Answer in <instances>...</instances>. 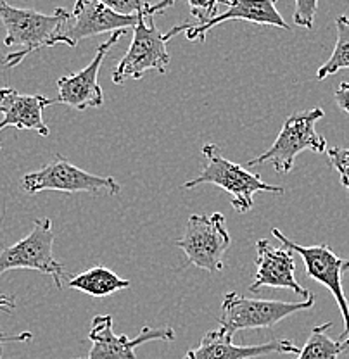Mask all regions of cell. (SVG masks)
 I'll list each match as a JSON object with an SVG mask.
<instances>
[{"label":"cell","instance_id":"6da1fadb","mask_svg":"<svg viewBox=\"0 0 349 359\" xmlns=\"http://www.w3.org/2000/svg\"><path fill=\"white\" fill-rule=\"evenodd\" d=\"M70 20L71 13H67L65 7H58L54 14H42L33 9L14 7L7 0H0V21L6 28L4 43L7 47H21V50L7 54L0 59V62L6 67H16L33 52L58 45L55 40Z\"/></svg>","mask_w":349,"mask_h":359},{"label":"cell","instance_id":"7a4b0ae2","mask_svg":"<svg viewBox=\"0 0 349 359\" xmlns=\"http://www.w3.org/2000/svg\"><path fill=\"white\" fill-rule=\"evenodd\" d=\"M202 156L206 157V166L199 177L187 180L182 189H196L204 183L220 187L230 196L232 208L244 215L249 212L254 205V194L268 192L282 196L284 187L268 185L261 180L260 175L247 171L242 164L232 163L221 154V149L216 144H206L202 147Z\"/></svg>","mask_w":349,"mask_h":359},{"label":"cell","instance_id":"3957f363","mask_svg":"<svg viewBox=\"0 0 349 359\" xmlns=\"http://www.w3.org/2000/svg\"><path fill=\"white\" fill-rule=\"evenodd\" d=\"M325 116L322 107L296 112L284 121L279 137L268 151L251 159L246 166H260L270 163L279 173H289L294 168L296 157L303 151H311L315 154L327 152V140L324 135L317 132V123Z\"/></svg>","mask_w":349,"mask_h":359},{"label":"cell","instance_id":"277c9868","mask_svg":"<svg viewBox=\"0 0 349 359\" xmlns=\"http://www.w3.org/2000/svg\"><path fill=\"white\" fill-rule=\"evenodd\" d=\"M315 306V295L306 301L284 302L266 301V299H249L237 292H228L221 301V316L218 320L220 328L234 337L240 330H263L273 328L277 323L299 311Z\"/></svg>","mask_w":349,"mask_h":359},{"label":"cell","instance_id":"5b68a950","mask_svg":"<svg viewBox=\"0 0 349 359\" xmlns=\"http://www.w3.org/2000/svg\"><path fill=\"white\" fill-rule=\"evenodd\" d=\"M21 187L28 194H40L45 190L65 194H92V196H118L121 185L114 177H99L74 166L62 156L55 154L54 161L40 170L26 173Z\"/></svg>","mask_w":349,"mask_h":359},{"label":"cell","instance_id":"8992f818","mask_svg":"<svg viewBox=\"0 0 349 359\" xmlns=\"http://www.w3.org/2000/svg\"><path fill=\"white\" fill-rule=\"evenodd\" d=\"M232 244L227 218L221 212L192 215L187 222L185 235L175 242L185 252L187 264L215 273L225 268V254Z\"/></svg>","mask_w":349,"mask_h":359},{"label":"cell","instance_id":"52a82bcc","mask_svg":"<svg viewBox=\"0 0 349 359\" xmlns=\"http://www.w3.org/2000/svg\"><path fill=\"white\" fill-rule=\"evenodd\" d=\"M168 65L170 54L164 33L156 28L154 18L145 16V11H142L138 13V21L133 28V40L129 50L112 71V83L123 85L126 80H140L151 69L164 74Z\"/></svg>","mask_w":349,"mask_h":359},{"label":"cell","instance_id":"ba28073f","mask_svg":"<svg viewBox=\"0 0 349 359\" xmlns=\"http://www.w3.org/2000/svg\"><path fill=\"white\" fill-rule=\"evenodd\" d=\"M54 230L51 218H40L33 223L32 231L0 252V276L9 269H35L54 280L55 287L62 289L65 266L52 252Z\"/></svg>","mask_w":349,"mask_h":359},{"label":"cell","instance_id":"9c48e42d","mask_svg":"<svg viewBox=\"0 0 349 359\" xmlns=\"http://www.w3.org/2000/svg\"><path fill=\"white\" fill-rule=\"evenodd\" d=\"M272 235L275 238H279L282 242L284 247L287 249L296 250L299 256L303 257L306 266V275L310 276L315 282L322 283L324 287L332 292L334 299H336L337 306H339L341 314H343L344 321V332L341 334L339 339H349V302L346 299L343 289V266L344 261L330 249L327 244L320 245H311L305 247L299 245L296 242H292L291 238H287L279 228H272Z\"/></svg>","mask_w":349,"mask_h":359},{"label":"cell","instance_id":"30bf717a","mask_svg":"<svg viewBox=\"0 0 349 359\" xmlns=\"http://www.w3.org/2000/svg\"><path fill=\"white\" fill-rule=\"evenodd\" d=\"M88 340L92 342L88 354L77 359H137L135 349L152 340H175V330L171 327L151 328L144 327L137 337L130 339L129 335H116L112 328L111 314H97L90 323Z\"/></svg>","mask_w":349,"mask_h":359},{"label":"cell","instance_id":"8fae6325","mask_svg":"<svg viewBox=\"0 0 349 359\" xmlns=\"http://www.w3.org/2000/svg\"><path fill=\"white\" fill-rule=\"evenodd\" d=\"M221 4L227 6V11L221 14H216L208 22H197V25H180L171 28L170 32L164 33V40L173 39L178 33L185 32L187 40L190 42H204L208 32L227 21H247L254 25L275 26V28L291 29L285 22L282 14L277 9L279 0H220Z\"/></svg>","mask_w":349,"mask_h":359},{"label":"cell","instance_id":"7c38bea8","mask_svg":"<svg viewBox=\"0 0 349 359\" xmlns=\"http://www.w3.org/2000/svg\"><path fill=\"white\" fill-rule=\"evenodd\" d=\"M126 35V29L114 32L107 39V42L100 43L96 55L81 71L66 74L58 80V99L55 102L65 104L77 111H87L93 107H100L104 104V92L99 85V69L103 66L107 52L118 43L119 39Z\"/></svg>","mask_w":349,"mask_h":359},{"label":"cell","instance_id":"4fadbf2b","mask_svg":"<svg viewBox=\"0 0 349 359\" xmlns=\"http://www.w3.org/2000/svg\"><path fill=\"white\" fill-rule=\"evenodd\" d=\"M142 13V11H140ZM138 21V14L126 16L110 9L97 0H77L71 13V20L58 36L55 43H65L70 47H77L78 42L90 39V36L103 35L107 32H119V29L135 28Z\"/></svg>","mask_w":349,"mask_h":359},{"label":"cell","instance_id":"5bb4252c","mask_svg":"<svg viewBox=\"0 0 349 359\" xmlns=\"http://www.w3.org/2000/svg\"><path fill=\"white\" fill-rule=\"evenodd\" d=\"M256 250L258 271L254 275V282L249 285L253 294L260 292L261 287H272V289L292 290L305 301L313 295L296 280V261L291 249L275 247L268 238H260L256 242Z\"/></svg>","mask_w":349,"mask_h":359},{"label":"cell","instance_id":"9a60e30c","mask_svg":"<svg viewBox=\"0 0 349 359\" xmlns=\"http://www.w3.org/2000/svg\"><path fill=\"white\" fill-rule=\"evenodd\" d=\"M234 337L223 328L208 332L202 337L196 349L189 351L180 359H254L272 356V354H299V347L292 340L273 339L260 346H237Z\"/></svg>","mask_w":349,"mask_h":359},{"label":"cell","instance_id":"2e32d148","mask_svg":"<svg viewBox=\"0 0 349 359\" xmlns=\"http://www.w3.org/2000/svg\"><path fill=\"white\" fill-rule=\"evenodd\" d=\"M51 104H55V100L45 95H25L14 88H0V132L7 126H14L48 137L51 130L44 121V109Z\"/></svg>","mask_w":349,"mask_h":359},{"label":"cell","instance_id":"e0dca14e","mask_svg":"<svg viewBox=\"0 0 349 359\" xmlns=\"http://www.w3.org/2000/svg\"><path fill=\"white\" fill-rule=\"evenodd\" d=\"M66 285L73 290L92 295V297H107L116 292L129 289L131 282L116 275L110 268L93 266L87 271L71 276Z\"/></svg>","mask_w":349,"mask_h":359},{"label":"cell","instance_id":"ac0fdd59","mask_svg":"<svg viewBox=\"0 0 349 359\" xmlns=\"http://www.w3.org/2000/svg\"><path fill=\"white\" fill-rule=\"evenodd\" d=\"M332 327V321L315 327L296 359H339L349 354V339L334 340L329 337L327 332Z\"/></svg>","mask_w":349,"mask_h":359},{"label":"cell","instance_id":"d6986e66","mask_svg":"<svg viewBox=\"0 0 349 359\" xmlns=\"http://www.w3.org/2000/svg\"><path fill=\"white\" fill-rule=\"evenodd\" d=\"M337 42L334 47L332 55L325 65H322L317 71V80L322 81L327 76L339 73L343 69H349V18L339 16L336 20Z\"/></svg>","mask_w":349,"mask_h":359},{"label":"cell","instance_id":"ffe728a7","mask_svg":"<svg viewBox=\"0 0 349 359\" xmlns=\"http://www.w3.org/2000/svg\"><path fill=\"white\" fill-rule=\"evenodd\" d=\"M176 0H161V2L154 4V6L149 4V7L145 9V16H154L159 11H164L166 7L173 6ZM187 2H189L190 14L199 22H208L211 18L216 16V7H218L220 0H187Z\"/></svg>","mask_w":349,"mask_h":359},{"label":"cell","instance_id":"44dd1931","mask_svg":"<svg viewBox=\"0 0 349 359\" xmlns=\"http://www.w3.org/2000/svg\"><path fill=\"white\" fill-rule=\"evenodd\" d=\"M317 9H318V0H296L294 25L301 26V28H306V29L313 28Z\"/></svg>","mask_w":349,"mask_h":359},{"label":"cell","instance_id":"7402d4cb","mask_svg":"<svg viewBox=\"0 0 349 359\" xmlns=\"http://www.w3.org/2000/svg\"><path fill=\"white\" fill-rule=\"evenodd\" d=\"M327 156L334 170L339 173L343 187L349 190V149L330 147L327 149Z\"/></svg>","mask_w":349,"mask_h":359},{"label":"cell","instance_id":"603a6c76","mask_svg":"<svg viewBox=\"0 0 349 359\" xmlns=\"http://www.w3.org/2000/svg\"><path fill=\"white\" fill-rule=\"evenodd\" d=\"M97 2L104 4L116 13L126 14V16H133L149 7V0H97Z\"/></svg>","mask_w":349,"mask_h":359},{"label":"cell","instance_id":"cb8c5ba5","mask_svg":"<svg viewBox=\"0 0 349 359\" xmlns=\"http://www.w3.org/2000/svg\"><path fill=\"white\" fill-rule=\"evenodd\" d=\"M334 99H336V104L339 106V109L349 114V81H343L334 93Z\"/></svg>","mask_w":349,"mask_h":359},{"label":"cell","instance_id":"d4e9b609","mask_svg":"<svg viewBox=\"0 0 349 359\" xmlns=\"http://www.w3.org/2000/svg\"><path fill=\"white\" fill-rule=\"evenodd\" d=\"M32 332H21V334L16 335H7L0 332V353H2L4 342H28V340H32Z\"/></svg>","mask_w":349,"mask_h":359},{"label":"cell","instance_id":"484cf974","mask_svg":"<svg viewBox=\"0 0 349 359\" xmlns=\"http://www.w3.org/2000/svg\"><path fill=\"white\" fill-rule=\"evenodd\" d=\"M0 308L6 311H13L16 308V299L14 295H0Z\"/></svg>","mask_w":349,"mask_h":359},{"label":"cell","instance_id":"4316f807","mask_svg":"<svg viewBox=\"0 0 349 359\" xmlns=\"http://www.w3.org/2000/svg\"><path fill=\"white\" fill-rule=\"evenodd\" d=\"M346 269H349V261H344V266H343V271H346Z\"/></svg>","mask_w":349,"mask_h":359}]
</instances>
